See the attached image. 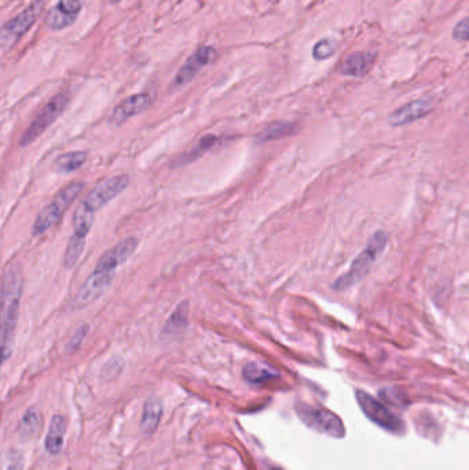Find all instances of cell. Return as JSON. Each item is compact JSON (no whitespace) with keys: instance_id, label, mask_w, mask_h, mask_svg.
Here are the masks:
<instances>
[{"instance_id":"obj_7","label":"cell","mask_w":469,"mask_h":470,"mask_svg":"<svg viewBox=\"0 0 469 470\" xmlns=\"http://www.w3.org/2000/svg\"><path fill=\"white\" fill-rule=\"evenodd\" d=\"M130 186L129 175H117L107 178L98 183L81 201V204L91 212H97L104 208L109 203H112L116 197H119L127 187Z\"/></svg>"},{"instance_id":"obj_1","label":"cell","mask_w":469,"mask_h":470,"mask_svg":"<svg viewBox=\"0 0 469 470\" xmlns=\"http://www.w3.org/2000/svg\"><path fill=\"white\" fill-rule=\"evenodd\" d=\"M24 291V275L18 264L6 267L0 284V345L8 347L14 336Z\"/></svg>"},{"instance_id":"obj_18","label":"cell","mask_w":469,"mask_h":470,"mask_svg":"<svg viewBox=\"0 0 469 470\" xmlns=\"http://www.w3.org/2000/svg\"><path fill=\"white\" fill-rule=\"evenodd\" d=\"M162 416V404L157 399H150L143 406V416L141 421V429L145 435H153Z\"/></svg>"},{"instance_id":"obj_27","label":"cell","mask_w":469,"mask_h":470,"mask_svg":"<svg viewBox=\"0 0 469 470\" xmlns=\"http://www.w3.org/2000/svg\"><path fill=\"white\" fill-rule=\"evenodd\" d=\"M338 49V43L333 39H322L319 40L313 49V56L318 61H323L326 58H331Z\"/></svg>"},{"instance_id":"obj_31","label":"cell","mask_w":469,"mask_h":470,"mask_svg":"<svg viewBox=\"0 0 469 470\" xmlns=\"http://www.w3.org/2000/svg\"><path fill=\"white\" fill-rule=\"evenodd\" d=\"M10 354H11L10 347L0 345V371H1V366L6 362V359L10 356Z\"/></svg>"},{"instance_id":"obj_24","label":"cell","mask_w":469,"mask_h":470,"mask_svg":"<svg viewBox=\"0 0 469 470\" xmlns=\"http://www.w3.org/2000/svg\"><path fill=\"white\" fill-rule=\"evenodd\" d=\"M24 455L20 450L8 448L0 452V470H24Z\"/></svg>"},{"instance_id":"obj_9","label":"cell","mask_w":469,"mask_h":470,"mask_svg":"<svg viewBox=\"0 0 469 470\" xmlns=\"http://www.w3.org/2000/svg\"><path fill=\"white\" fill-rule=\"evenodd\" d=\"M113 271H106L101 268H94V271L88 275V278L84 281V284L78 289L76 299L73 301L75 308H85L95 303L102 294L105 290L112 284L114 278Z\"/></svg>"},{"instance_id":"obj_2","label":"cell","mask_w":469,"mask_h":470,"mask_svg":"<svg viewBox=\"0 0 469 470\" xmlns=\"http://www.w3.org/2000/svg\"><path fill=\"white\" fill-rule=\"evenodd\" d=\"M387 245H388V235L384 231H377L372 235V238L366 242L362 252L355 258V260L352 261L350 270L338 278L332 287L338 291H343L364 281L372 265L384 253Z\"/></svg>"},{"instance_id":"obj_33","label":"cell","mask_w":469,"mask_h":470,"mask_svg":"<svg viewBox=\"0 0 469 470\" xmlns=\"http://www.w3.org/2000/svg\"><path fill=\"white\" fill-rule=\"evenodd\" d=\"M271 470H281V469H271Z\"/></svg>"},{"instance_id":"obj_12","label":"cell","mask_w":469,"mask_h":470,"mask_svg":"<svg viewBox=\"0 0 469 470\" xmlns=\"http://www.w3.org/2000/svg\"><path fill=\"white\" fill-rule=\"evenodd\" d=\"M138 243H139V241L135 236L124 238L116 246H113L112 249L105 252L104 255L100 258V260L97 261L95 268L116 272V270L135 253Z\"/></svg>"},{"instance_id":"obj_25","label":"cell","mask_w":469,"mask_h":470,"mask_svg":"<svg viewBox=\"0 0 469 470\" xmlns=\"http://www.w3.org/2000/svg\"><path fill=\"white\" fill-rule=\"evenodd\" d=\"M76 16L68 14L64 10H61L58 6H54L49 16H47V25L52 30H59L66 26L72 25L76 21Z\"/></svg>"},{"instance_id":"obj_16","label":"cell","mask_w":469,"mask_h":470,"mask_svg":"<svg viewBox=\"0 0 469 470\" xmlns=\"http://www.w3.org/2000/svg\"><path fill=\"white\" fill-rule=\"evenodd\" d=\"M66 418L64 416H54L49 426L44 447L50 454H58L64 444V436L66 433Z\"/></svg>"},{"instance_id":"obj_14","label":"cell","mask_w":469,"mask_h":470,"mask_svg":"<svg viewBox=\"0 0 469 470\" xmlns=\"http://www.w3.org/2000/svg\"><path fill=\"white\" fill-rule=\"evenodd\" d=\"M374 62V55L372 52H352L348 55L341 66L340 73L351 78H361L366 75Z\"/></svg>"},{"instance_id":"obj_28","label":"cell","mask_w":469,"mask_h":470,"mask_svg":"<svg viewBox=\"0 0 469 470\" xmlns=\"http://www.w3.org/2000/svg\"><path fill=\"white\" fill-rule=\"evenodd\" d=\"M87 332H88V325H83L81 327H78V332L72 336V339H69V342L66 345L68 352H75L80 348V345L83 344V341L87 336Z\"/></svg>"},{"instance_id":"obj_22","label":"cell","mask_w":469,"mask_h":470,"mask_svg":"<svg viewBox=\"0 0 469 470\" xmlns=\"http://www.w3.org/2000/svg\"><path fill=\"white\" fill-rule=\"evenodd\" d=\"M85 161H87L85 152H69L57 157L54 167L61 174H71L81 168L85 164Z\"/></svg>"},{"instance_id":"obj_23","label":"cell","mask_w":469,"mask_h":470,"mask_svg":"<svg viewBox=\"0 0 469 470\" xmlns=\"http://www.w3.org/2000/svg\"><path fill=\"white\" fill-rule=\"evenodd\" d=\"M295 132H296V124H293V123H274L261 131L256 139H258V142L264 143V142H270V140H275L280 138L293 135Z\"/></svg>"},{"instance_id":"obj_8","label":"cell","mask_w":469,"mask_h":470,"mask_svg":"<svg viewBox=\"0 0 469 470\" xmlns=\"http://www.w3.org/2000/svg\"><path fill=\"white\" fill-rule=\"evenodd\" d=\"M357 400L361 406L362 411L365 413L366 417L373 421L376 425L381 426L386 430L390 432H400L403 429V423L399 418L393 416L391 411L384 406L381 402L374 399L373 396L367 394L364 391H357Z\"/></svg>"},{"instance_id":"obj_32","label":"cell","mask_w":469,"mask_h":470,"mask_svg":"<svg viewBox=\"0 0 469 470\" xmlns=\"http://www.w3.org/2000/svg\"><path fill=\"white\" fill-rule=\"evenodd\" d=\"M109 1H110V3H119L120 0H109Z\"/></svg>"},{"instance_id":"obj_19","label":"cell","mask_w":469,"mask_h":470,"mask_svg":"<svg viewBox=\"0 0 469 470\" xmlns=\"http://www.w3.org/2000/svg\"><path fill=\"white\" fill-rule=\"evenodd\" d=\"M242 373H244V378L249 384H255V385L268 382L280 375L278 371H275L273 367L259 363V362H252V363L245 366Z\"/></svg>"},{"instance_id":"obj_26","label":"cell","mask_w":469,"mask_h":470,"mask_svg":"<svg viewBox=\"0 0 469 470\" xmlns=\"http://www.w3.org/2000/svg\"><path fill=\"white\" fill-rule=\"evenodd\" d=\"M84 245H85V241H81V239H78L75 236H71V239L68 242V246H66V251H65V256H64L65 268L71 270L78 264L80 256L84 251Z\"/></svg>"},{"instance_id":"obj_13","label":"cell","mask_w":469,"mask_h":470,"mask_svg":"<svg viewBox=\"0 0 469 470\" xmlns=\"http://www.w3.org/2000/svg\"><path fill=\"white\" fill-rule=\"evenodd\" d=\"M434 109V104L428 98L417 100L413 102L403 104L396 109L390 116V124L392 127H402L410 123H415L420 119L428 116Z\"/></svg>"},{"instance_id":"obj_3","label":"cell","mask_w":469,"mask_h":470,"mask_svg":"<svg viewBox=\"0 0 469 470\" xmlns=\"http://www.w3.org/2000/svg\"><path fill=\"white\" fill-rule=\"evenodd\" d=\"M84 187L85 184L83 182H72L65 186L37 215L32 227V234L36 236L44 234L54 227L61 220L65 210L71 207L78 194L84 190Z\"/></svg>"},{"instance_id":"obj_30","label":"cell","mask_w":469,"mask_h":470,"mask_svg":"<svg viewBox=\"0 0 469 470\" xmlns=\"http://www.w3.org/2000/svg\"><path fill=\"white\" fill-rule=\"evenodd\" d=\"M61 10H64L68 14L78 17L81 8V0H59L57 4Z\"/></svg>"},{"instance_id":"obj_17","label":"cell","mask_w":469,"mask_h":470,"mask_svg":"<svg viewBox=\"0 0 469 470\" xmlns=\"http://www.w3.org/2000/svg\"><path fill=\"white\" fill-rule=\"evenodd\" d=\"M220 140L222 139L219 136H215V135H207V136L201 138L196 146H193L189 152H186L184 155L177 158V161L174 162V167H182V165L190 164V162L198 159L200 157L206 155L210 149H213L216 145H219Z\"/></svg>"},{"instance_id":"obj_4","label":"cell","mask_w":469,"mask_h":470,"mask_svg":"<svg viewBox=\"0 0 469 470\" xmlns=\"http://www.w3.org/2000/svg\"><path fill=\"white\" fill-rule=\"evenodd\" d=\"M69 101H71V94L68 91H62L54 95L47 104L37 113V116L30 123L28 130L23 133L20 139V146L26 147L30 143H33L36 139H39L40 135L64 113V110L69 104Z\"/></svg>"},{"instance_id":"obj_10","label":"cell","mask_w":469,"mask_h":470,"mask_svg":"<svg viewBox=\"0 0 469 470\" xmlns=\"http://www.w3.org/2000/svg\"><path fill=\"white\" fill-rule=\"evenodd\" d=\"M215 55H216V52L210 46H203V47L197 49L183 64L182 68L179 69V72L175 76L172 87L179 88V87L186 85L187 83H190L193 78L198 75V72L203 68H206L208 64L213 61Z\"/></svg>"},{"instance_id":"obj_21","label":"cell","mask_w":469,"mask_h":470,"mask_svg":"<svg viewBox=\"0 0 469 470\" xmlns=\"http://www.w3.org/2000/svg\"><path fill=\"white\" fill-rule=\"evenodd\" d=\"M40 429V414L35 407H30L18 423V438L21 442H29Z\"/></svg>"},{"instance_id":"obj_6","label":"cell","mask_w":469,"mask_h":470,"mask_svg":"<svg viewBox=\"0 0 469 470\" xmlns=\"http://www.w3.org/2000/svg\"><path fill=\"white\" fill-rule=\"evenodd\" d=\"M296 413L309 428L316 432L333 438H343L345 433L341 419L325 409L309 404H297Z\"/></svg>"},{"instance_id":"obj_11","label":"cell","mask_w":469,"mask_h":470,"mask_svg":"<svg viewBox=\"0 0 469 470\" xmlns=\"http://www.w3.org/2000/svg\"><path fill=\"white\" fill-rule=\"evenodd\" d=\"M152 104H153V100L146 92H139V94L131 95L127 100H124L123 102H120L114 107V110L110 114L109 121L112 126L119 127V126L124 124L126 121H129L131 117L138 116V114L143 113L145 110H148Z\"/></svg>"},{"instance_id":"obj_5","label":"cell","mask_w":469,"mask_h":470,"mask_svg":"<svg viewBox=\"0 0 469 470\" xmlns=\"http://www.w3.org/2000/svg\"><path fill=\"white\" fill-rule=\"evenodd\" d=\"M44 6V0H36L24 11H21L14 18L8 20L0 28V47L8 49L17 43V40L24 36L29 28L35 24L37 17L40 16Z\"/></svg>"},{"instance_id":"obj_15","label":"cell","mask_w":469,"mask_h":470,"mask_svg":"<svg viewBox=\"0 0 469 470\" xmlns=\"http://www.w3.org/2000/svg\"><path fill=\"white\" fill-rule=\"evenodd\" d=\"M189 325V303L182 301L167 319L161 335L164 337H177L181 336Z\"/></svg>"},{"instance_id":"obj_29","label":"cell","mask_w":469,"mask_h":470,"mask_svg":"<svg viewBox=\"0 0 469 470\" xmlns=\"http://www.w3.org/2000/svg\"><path fill=\"white\" fill-rule=\"evenodd\" d=\"M453 37L458 42H468L469 39V20L464 18L460 21L453 29Z\"/></svg>"},{"instance_id":"obj_20","label":"cell","mask_w":469,"mask_h":470,"mask_svg":"<svg viewBox=\"0 0 469 470\" xmlns=\"http://www.w3.org/2000/svg\"><path fill=\"white\" fill-rule=\"evenodd\" d=\"M95 213L80 204L73 215V234L72 236L85 241L94 224Z\"/></svg>"}]
</instances>
